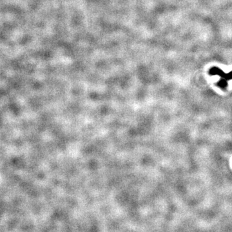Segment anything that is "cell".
Masks as SVG:
<instances>
[{
    "label": "cell",
    "mask_w": 232,
    "mask_h": 232,
    "mask_svg": "<svg viewBox=\"0 0 232 232\" xmlns=\"http://www.w3.org/2000/svg\"><path fill=\"white\" fill-rule=\"evenodd\" d=\"M209 74H211V75H217V76H219L223 78H224L226 76V73L223 70H221L220 68H219L217 67H214L212 68H211L210 70H209Z\"/></svg>",
    "instance_id": "1"
},
{
    "label": "cell",
    "mask_w": 232,
    "mask_h": 232,
    "mask_svg": "<svg viewBox=\"0 0 232 232\" xmlns=\"http://www.w3.org/2000/svg\"><path fill=\"white\" fill-rule=\"evenodd\" d=\"M218 85L219 87H220L221 88H224V87H226L228 85L227 80L225 79H224V78H223V79H221L220 81H219Z\"/></svg>",
    "instance_id": "2"
},
{
    "label": "cell",
    "mask_w": 232,
    "mask_h": 232,
    "mask_svg": "<svg viewBox=\"0 0 232 232\" xmlns=\"http://www.w3.org/2000/svg\"><path fill=\"white\" fill-rule=\"evenodd\" d=\"M224 79H226L227 81L229 80V79H232V72H229V73H226V77H225Z\"/></svg>",
    "instance_id": "3"
}]
</instances>
